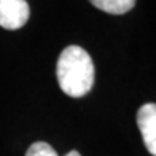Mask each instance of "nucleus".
I'll use <instances>...</instances> for the list:
<instances>
[{
  "label": "nucleus",
  "instance_id": "obj_1",
  "mask_svg": "<svg viewBox=\"0 0 156 156\" xmlns=\"http://www.w3.org/2000/svg\"><path fill=\"white\" fill-rule=\"evenodd\" d=\"M58 83L70 97L86 96L94 84V64L86 49L81 46H67L61 53L56 67Z\"/></svg>",
  "mask_w": 156,
  "mask_h": 156
},
{
  "label": "nucleus",
  "instance_id": "obj_2",
  "mask_svg": "<svg viewBox=\"0 0 156 156\" xmlns=\"http://www.w3.org/2000/svg\"><path fill=\"white\" fill-rule=\"evenodd\" d=\"M30 8L26 0H0V26L8 30L21 29L29 19Z\"/></svg>",
  "mask_w": 156,
  "mask_h": 156
},
{
  "label": "nucleus",
  "instance_id": "obj_3",
  "mask_svg": "<svg viewBox=\"0 0 156 156\" xmlns=\"http://www.w3.org/2000/svg\"><path fill=\"white\" fill-rule=\"evenodd\" d=\"M137 126L151 156L156 154V105L145 104L137 112Z\"/></svg>",
  "mask_w": 156,
  "mask_h": 156
},
{
  "label": "nucleus",
  "instance_id": "obj_4",
  "mask_svg": "<svg viewBox=\"0 0 156 156\" xmlns=\"http://www.w3.org/2000/svg\"><path fill=\"white\" fill-rule=\"evenodd\" d=\"M96 8L110 15H124L134 8L136 0H89Z\"/></svg>",
  "mask_w": 156,
  "mask_h": 156
},
{
  "label": "nucleus",
  "instance_id": "obj_5",
  "mask_svg": "<svg viewBox=\"0 0 156 156\" xmlns=\"http://www.w3.org/2000/svg\"><path fill=\"white\" fill-rule=\"evenodd\" d=\"M26 156H58V153L46 142H35V144L29 147Z\"/></svg>",
  "mask_w": 156,
  "mask_h": 156
},
{
  "label": "nucleus",
  "instance_id": "obj_6",
  "mask_svg": "<svg viewBox=\"0 0 156 156\" xmlns=\"http://www.w3.org/2000/svg\"><path fill=\"white\" fill-rule=\"evenodd\" d=\"M66 156H81V154L78 153V151H75V150H73V151H70V153H67Z\"/></svg>",
  "mask_w": 156,
  "mask_h": 156
}]
</instances>
